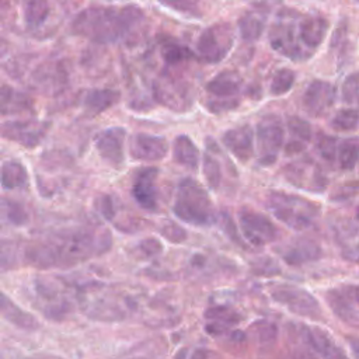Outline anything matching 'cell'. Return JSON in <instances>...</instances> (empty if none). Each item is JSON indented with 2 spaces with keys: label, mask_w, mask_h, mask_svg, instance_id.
<instances>
[{
  "label": "cell",
  "mask_w": 359,
  "mask_h": 359,
  "mask_svg": "<svg viewBox=\"0 0 359 359\" xmlns=\"http://www.w3.org/2000/svg\"><path fill=\"white\" fill-rule=\"evenodd\" d=\"M111 234L107 229L81 226L55 231L34 241L25 250L31 265L38 268H67L108 251Z\"/></svg>",
  "instance_id": "6da1fadb"
},
{
  "label": "cell",
  "mask_w": 359,
  "mask_h": 359,
  "mask_svg": "<svg viewBox=\"0 0 359 359\" xmlns=\"http://www.w3.org/2000/svg\"><path fill=\"white\" fill-rule=\"evenodd\" d=\"M144 20L142 8L93 6L80 11L72 21V31L97 43H115L125 39Z\"/></svg>",
  "instance_id": "7a4b0ae2"
},
{
  "label": "cell",
  "mask_w": 359,
  "mask_h": 359,
  "mask_svg": "<svg viewBox=\"0 0 359 359\" xmlns=\"http://www.w3.org/2000/svg\"><path fill=\"white\" fill-rule=\"evenodd\" d=\"M172 210L178 219L194 226H208L215 220L213 203L194 178H185L178 184Z\"/></svg>",
  "instance_id": "3957f363"
},
{
  "label": "cell",
  "mask_w": 359,
  "mask_h": 359,
  "mask_svg": "<svg viewBox=\"0 0 359 359\" xmlns=\"http://www.w3.org/2000/svg\"><path fill=\"white\" fill-rule=\"evenodd\" d=\"M269 208L276 219L294 230L307 229L320 213L317 203L285 192H272Z\"/></svg>",
  "instance_id": "277c9868"
},
{
  "label": "cell",
  "mask_w": 359,
  "mask_h": 359,
  "mask_svg": "<svg viewBox=\"0 0 359 359\" xmlns=\"http://www.w3.org/2000/svg\"><path fill=\"white\" fill-rule=\"evenodd\" d=\"M300 14L294 10H282L269 29V43L273 50L294 62L306 60L311 55L303 48L297 35Z\"/></svg>",
  "instance_id": "5b68a950"
},
{
  "label": "cell",
  "mask_w": 359,
  "mask_h": 359,
  "mask_svg": "<svg viewBox=\"0 0 359 359\" xmlns=\"http://www.w3.org/2000/svg\"><path fill=\"white\" fill-rule=\"evenodd\" d=\"M243 80L238 73L226 70L215 76L205 87L208 98L203 101L206 109L212 114L227 112L240 105L238 94L241 91Z\"/></svg>",
  "instance_id": "8992f818"
},
{
  "label": "cell",
  "mask_w": 359,
  "mask_h": 359,
  "mask_svg": "<svg viewBox=\"0 0 359 359\" xmlns=\"http://www.w3.org/2000/svg\"><path fill=\"white\" fill-rule=\"evenodd\" d=\"M234 29L229 22H217L205 28L198 41L196 50L206 63L222 62L234 45Z\"/></svg>",
  "instance_id": "52a82bcc"
},
{
  "label": "cell",
  "mask_w": 359,
  "mask_h": 359,
  "mask_svg": "<svg viewBox=\"0 0 359 359\" xmlns=\"http://www.w3.org/2000/svg\"><path fill=\"white\" fill-rule=\"evenodd\" d=\"M285 130L282 121L276 115H265L257 125V150L258 161L262 165H271L276 161L283 144Z\"/></svg>",
  "instance_id": "ba28073f"
},
{
  "label": "cell",
  "mask_w": 359,
  "mask_h": 359,
  "mask_svg": "<svg viewBox=\"0 0 359 359\" xmlns=\"http://www.w3.org/2000/svg\"><path fill=\"white\" fill-rule=\"evenodd\" d=\"M271 296L275 302L297 316L316 320L323 314L316 297L302 287L293 285H276L271 289Z\"/></svg>",
  "instance_id": "9c48e42d"
},
{
  "label": "cell",
  "mask_w": 359,
  "mask_h": 359,
  "mask_svg": "<svg viewBox=\"0 0 359 359\" xmlns=\"http://www.w3.org/2000/svg\"><path fill=\"white\" fill-rule=\"evenodd\" d=\"M238 222L243 236L252 245H265L275 241L278 237V229L262 213L244 208L238 213Z\"/></svg>",
  "instance_id": "30bf717a"
},
{
  "label": "cell",
  "mask_w": 359,
  "mask_h": 359,
  "mask_svg": "<svg viewBox=\"0 0 359 359\" xmlns=\"http://www.w3.org/2000/svg\"><path fill=\"white\" fill-rule=\"evenodd\" d=\"M80 299L86 313L93 318L115 321L125 317V313L115 302L114 296L101 292L100 287H84L81 290Z\"/></svg>",
  "instance_id": "8fae6325"
},
{
  "label": "cell",
  "mask_w": 359,
  "mask_h": 359,
  "mask_svg": "<svg viewBox=\"0 0 359 359\" xmlns=\"http://www.w3.org/2000/svg\"><path fill=\"white\" fill-rule=\"evenodd\" d=\"M153 95L158 104L177 112L187 111L192 104L188 86L172 77H161L156 80L153 86Z\"/></svg>",
  "instance_id": "7c38bea8"
},
{
  "label": "cell",
  "mask_w": 359,
  "mask_h": 359,
  "mask_svg": "<svg viewBox=\"0 0 359 359\" xmlns=\"http://www.w3.org/2000/svg\"><path fill=\"white\" fill-rule=\"evenodd\" d=\"M48 125L45 122L25 119V121H7L1 126L3 137L13 140L24 147L32 149L38 146L46 133Z\"/></svg>",
  "instance_id": "4fadbf2b"
},
{
  "label": "cell",
  "mask_w": 359,
  "mask_h": 359,
  "mask_svg": "<svg viewBox=\"0 0 359 359\" xmlns=\"http://www.w3.org/2000/svg\"><path fill=\"white\" fill-rule=\"evenodd\" d=\"M125 129L123 128H108L100 132L94 144L102 160L109 163L112 167L119 168L123 164L125 153H123V142H125Z\"/></svg>",
  "instance_id": "5bb4252c"
},
{
  "label": "cell",
  "mask_w": 359,
  "mask_h": 359,
  "mask_svg": "<svg viewBox=\"0 0 359 359\" xmlns=\"http://www.w3.org/2000/svg\"><path fill=\"white\" fill-rule=\"evenodd\" d=\"M335 100V88L325 80H313L303 97L302 105L304 111L311 116H321L332 107Z\"/></svg>",
  "instance_id": "9a60e30c"
},
{
  "label": "cell",
  "mask_w": 359,
  "mask_h": 359,
  "mask_svg": "<svg viewBox=\"0 0 359 359\" xmlns=\"http://www.w3.org/2000/svg\"><path fill=\"white\" fill-rule=\"evenodd\" d=\"M168 143L164 137L147 133H136L130 137L129 153L139 161H158L167 156Z\"/></svg>",
  "instance_id": "2e32d148"
},
{
  "label": "cell",
  "mask_w": 359,
  "mask_h": 359,
  "mask_svg": "<svg viewBox=\"0 0 359 359\" xmlns=\"http://www.w3.org/2000/svg\"><path fill=\"white\" fill-rule=\"evenodd\" d=\"M158 170L156 167H143L136 171L132 194L136 202L146 210H157V188L156 180Z\"/></svg>",
  "instance_id": "e0dca14e"
},
{
  "label": "cell",
  "mask_w": 359,
  "mask_h": 359,
  "mask_svg": "<svg viewBox=\"0 0 359 359\" xmlns=\"http://www.w3.org/2000/svg\"><path fill=\"white\" fill-rule=\"evenodd\" d=\"M34 289L38 304L46 317L52 320H59L65 317L66 311L69 310V302L53 285L46 280L36 279Z\"/></svg>",
  "instance_id": "ac0fdd59"
},
{
  "label": "cell",
  "mask_w": 359,
  "mask_h": 359,
  "mask_svg": "<svg viewBox=\"0 0 359 359\" xmlns=\"http://www.w3.org/2000/svg\"><path fill=\"white\" fill-rule=\"evenodd\" d=\"M328 21L321 15H300L297 21V35L303 48L313 55L324 42L328 32Z\"/></svg>",
  "instance_id": "d6986e66"
},
{
  "label": "cell",
  "mask_w": 359,
  "mask_h": 359,
  "mask_svg": "<svg viewBox=\"0 0 359 359\" xmlns=\"http://www.w3.org/2000/svg\"><path fill=\"white\" fill-rule=\"evenodd\" d=\"M32 84L45 94H56L67 84V72L60 63H43L32 73Z\"/></svg>",
  "instance_id": "ffe728a7"
},
{
  "label": "cell",
  "mask_w": 359,
  "mask_h": 359,
  "mask_svg": "<svg viewBox=\"0 0 359 359\" xmlns=\"http://www.w3.org/2000/svg\"><path fill=\"white\" fill-rule=\"evenodd\" d=\"M223 144L240 161L247 163L254 154V132L244 123L223 133Z\"/></svg>",
  "instance_id": "44dd1931"
},
{
  "label": "cell",
  "mask_w": 359,
  "mask_h": 359,
  "mask_svg": "<svg viewBox=\"0 0 359 359\" xmlns=\"http://www.w3.org/2000/svg\"><path fill=\"white\" fill-rule=\"evenodd\" d=\"M304 338L307 344L323 359H349L346 353L337 345L332 337L318 327H304Z\"/></svg>",
  "instance_id": "7402d4cb"
},
{
  "label": "cell",
  "mask_w": 359,
  "mask_h": 359,
  "mask_svg": "<svg viewBox=\"0 0 359 359\" xmlns=\"http://www.w3.org/2000/svg\"><path fill=\"white\" fill-rule=\"evenodd\" d=\"M282 258L289 265H302L320 258L321 248L317 243L309 238L293 240L282 250Z\"/></svg>",
  "instance_id": "603a6c76"
},
{
  "label": "cell",
  "mask_w": 359,
  "mask_h": 359,
  "mask_svg": "<svg viewBox=\"0 0 359 359\" xmlns=\"http://www.w3.org/2000/svg\"><path fill=\"white\" fill-rule=\"evenodd\" d=\"M206 330L210 335H220L240 321V316L233 309L226 306L210 307L205 313Z\"/></svg>",
  "instance_id": "cb8c5ba5"
},
{
  "label": "cell",
  "mask_w": 359,
  "mask_h": 359,
  "mask_svg": "<svg viewBox=\"0 0 359 359\" xmlns=\"http://www.w3.org/2000/svg\"><path fill=\"white\" fill-rule=\"evenodd\" d=\"M121 98V93L111 88H93L90 90L84 100L83 107L87 114L90 115H98L112 105H115Z\"/></svg>",
  "instance_id": "d4e9b609"
},
{
  "label": "cell",
  "mask_w": 359,
  "mask_h": 359,
  "mask_svg": "<svg viewBox=\"0 0 359 359\" xmlns=\"http://www.w3.org/2000/svg\"><path fill=\"white\" fill-rule=\"evenodd\" d=\"M0 100H1L0 102H1L3 115H8V114L13 115V114L32 111V107H34V101L28 94L18 91L7 84L1 86Z\"/></svg>",
  "instance_id": "484cf974"
},
{
  "label": "cell",
  "mask_w": 359,
  "mask_h": 359,
  "mask_svg": "<svg viewBox=\"0 0 359 359\" xmlns=\"http://www.w3.org/2000/svg\"><path fill=\"white\" fill-rule=\"evenodd\" d=\"M1 316L10 321L13 325L21 328V330H28L34 331L39 327V323L35 320L34 316H31L28 311L22 310L18 307L14 302H11L6 294L1 296Z\"/></svg>",
  "instance_id": "4316f807"
},
{
  "label": "cell",
  "mask_w": 359,
  "mask_h": 359,
  "mask_svg": "<svg viewBox=\"0 0 359 359\" xmlns=\"http://www.w3.org/2000/svg\"><path fill=\"white\" fill-rule=\"evenodd\" d=\"M172 156L178 164L189 170H195L199 164V150L192 139L187 135H180L175 137L172 143Z\"/></svg>",
  "instance_id": "83f0119b"
},
{
  "label": "cell",
  "mask_w": 359,
  "mask_h": 359,
  "mask_svg": "<svg viewBox=\"0 0 359 359\" xmlns=\"http://www.w3.org/2000/svg\"><path fill=\"white\" fill-rule=\"evenodd\" d=\"M287 129L292 139L286 144V153L293 154L304 149V144L311 139V128L307 121L300 116H290L287 119Z\"/></svg>",
  "instance_id": "f1b7e54d"
},
{
  "label": "cell",
  "mask_w": 359,
  "mask_h": 359,
  "mask_svg": "<svg viewBox=\"0 0 359 359\" xmlns=\"http://www.w3.org/2000/svg\"><path fill=\"white\" fill-rule=\"evenodd\" d=\"M28 184L27 168L17 160H7L1 165V185L4 189H18Z\"/></svg>",
  "instance_id": "f546056e"
},
{
  "label": "cell",
  "mask_w": 359,
  "mask_h": 359,
  "mask_svg": "<svg viewBox=\"0 0 359 359\" xmlns=\"http://www.w3.org/2000/svg\"><path fill=\"white\" fill-rule=\"evenodd\" d=\"M237 27L244 41L254 42L262 35L265 28V20L255 11H247L240 17Z\"/></svg>",
  "instance_id": "4dcf8cb0"
},
{
  "label": "cell",
  "mask_w": 359,
  "mask_h": 359,
  "mask_svg": "<svg viewBox=\"0 0 359 359\" xmlns=\"http://www.w3.org/2000/svg\"><path fill=\"white\" fill-rule=\"evenodd\" d=\"M48 14H49L48 0H24L22 15H24L25 25L29 29H34L42 25Z\"/></svg>",
  "instance_id": "1f68e13d"
},
{
  "label": "cell",
  "mask_w": 359,
  "mask_h": 359,
  "mask_svg": "<svg viewBox=\"0 0 359 359\" xmlns=\"http://www.w3.org/2000/svg\"><path fill=\"white\" fill-rule=\"evenodd\" d=\"M338 163L342 170H352L359 160V137H348L338 146Z\"/></svg>",
  "instance_id": "d6a6232c"
},
{
  "label": "cell",
  "mask_w": 359,
  "mask_h": 359,
  "mask_svg": "<svg viewBox=\"0 0 359 359\" xmlns=\"http://www.w3.org/2000/svg\"><path fill=\"white\" fill-rule=\"evenodd\" d=\"M335 132H352L359 128V109L342 108L335 112L330 122Z\"/></svg>",
  "instance_id": "836d02e7"
},
{
  "label": "cell",
  "mask_w": 359,
  "mask_h": 359,
  "mask_svg": "<svg viewBox=\"0 0 359 359\" xmlns=\"http://www.w3.org/2000/svg\"><path fill=\"white\" fill-rule=\"evenodd\" d=\"M296 80V74L293 70L290 69H279L271 79V84H269V93L275 97L278 95H283L287 91H290V88L293 87Z\"/></svg>",
  "instance_id": "e575fe53"
},
{
  "label": "cell",
  "mask_w": 359,
  "mask_h": 359,
  "mask_svg": "<svg viewBox=\"0 0 359 359\" xmlns=\"http://www.w3.org/2000/svg\"><path fill=\"white\" fill-rule=\"evenodd\" d=\"M202 170L205 174V178L210 188L217 189L222 182V167L219 160L212 154V151L208 149V151L203 154L202 158Z\"/></svg>",
  "instance_id": "d590c367"
},
{
  "label": "cell",
  "mask_w": 359,
  "mask_h": 359,
  "mask_svg": "<svg viewBox=\"0 0 359 359\" xmlns=\"http://www.w3.org/2000/svg\"><path fill=\"white\" fill-rule=\"evenodd\" d=\"M1 213H3V219L7 223L14 226H21L28 220L27 212L24 210L22 205L7 198L1 199Z\"/></svg>",
  "instance_id": "8d00e7d4"
},
{
  "label": "cell",
  "mask_w": 359,
  "mask_h": 359,
  "mask_svg": "<svg viewBox=\"0 0 359 359\" xmlns=\"http://www.w3.org/2000/svg\"><path fill=\"white\" fill-rule=\"evenodd\" d=\"M342 101L359 109V70L346 76L341 86Z\"/></svg>",
  "instance_id": "74e56055"
},
{
  "label": "cell",
  "mask_w": 359,
  "mask_h": 359,
  "mask_svg": "<svg viewBox=\"0 0 359 359\" xmlns=\"http://www.w3.org/2000/svg\"><path fill=\"white\" fill-rule=\"evenodd\" d=\"M161 56H163V59L167 65L172 66V65H178V63L184 62L185 59L191 57L192 55H191L189 49L185 48L184 45L174 43V42H167L161 48Z\"/></svg>",
  "instance_id": "f35d334b"
},
{
  "label": "cell",
  "mask_w": 359,
  "mask_h": 359,
  "mask_svg": "<svg viewBox=\"0 0 359 359\" xmlns=\"http://www.w3.org/2000/svg\"><path fill=\"white\" fill-rule=\"evenodd\" d=\"M163 6L191 17H202L199 0H158Z\"/></svg>",
  "instance_id": "ab89813d"
},
{
  "label": "cell",
  "mask_w": 359,
  "mask_h": 359,
  "mask_svg": "<svg viewBox=\"0 0 359 359\" xmlns=\"http://www.w3.org/2000/svg\"><path fill=\"white\" fill-rule=\"evenodd\" d=\"M158 233L171 243H182L188 237L185 229L172 220H164L158 227Z\"/></svg>",
  "instance_id": "60d3db41"
},
{
  "label": "cell",
  "mask_w": 359,
  "mask_h": 359,
  "mask_svg": "<svg viewBox=\"0 0 359 359\" xmlns=\"http://www.w3.org/2000/svg\"><path fill=\"white\" fill-rule=\"evenodd\" d=\"M316 147L318 150V153L321 154L323 158L332 161L338 153V146H337V139L331 137L328 135H318L317 142H316Z\"/></svg>",
  "instance_id": "b9f144b4"
},
{
  "label": "cell",
  "mask_w": 359,
  "mask_h": 359,
  "mask_svg": "<svg viewBox=\"0 0 359 359\" xmlns=\"http://www.w3.org/2000/svg\"><path fill=\"white\" fill-rule=\"evenodd\" d=\"M139 251L144 255V257H154L157 254H160L163 251V245L156 238H146L142 240L139 244Z\"/></svg>",
  "instance_id": "7bdbcfd3"
},
{
  "label": "cell",
  "mask_w": 359,
  "mask_h": 359,
  "mask_svg": "<svg viewBox=\"0 0 359 359\" xmlns=\"http://www.w3.org/2000/svg\"><path fill=\"white\" fill-rule=\"evenodd\" d=\"M97 209L100 210V213L107 219V220H112V217L115 216V206H114V201L111 196L104 195L100 196L97 201Z\"/></svg>",
  "instance_id": "ee69618b"
},
{
  "label": "cell",
  "mask_w": 359,
  "mask_h": 359,
  "mask_svg": "<svg viewBox=\"0 0 359 359\" xmlns=\"http://www.w3.org/2000/svg\"><path fill=\"white\" fill-rule=\"evenodd\" d=\"M344 293L349 297V300H352L353 303L359 304V285L346 286V287L344 289Z\"/></svg>",
  "instance_id": "f6af8a7d"
},
{
  "label": "cell",
  "mask_w": 359,
  "mask_h": 359,
  "mask_svg": "<svg viewBox=\"0 0 359 359\" xmlns=\"http://www.w3.org/2000/svg\"><path fill=\"white\" fill-rule=\"evenodd\" d=\"M245 1H250L252 6H255L257 8H264V10H268L272 4H276L279 3L280 0H245Z\"/></svg>",
  "instance_id": "bcb514c9"
},
{
  "label": "cell",
  "mask_w": 359,
  "mask_h": 359,
  "mask_svg": "<svg viewBox=\"0 0 359 359\" xmlns=\"http://www.w3.org/2000/svg\"><path fill=\"white\" fill-rule=\"evenodd\" d=\"M209 352L206 349H195L189 359H208Z\"/></svg>",
  "instance_id": "7dc6e473"
},
{
  "label": "cell",
  "mask_w": 359,
  "mask_h": 359,
  "mask_svg": "<svg viewBox=\"0 0 359 359\" xmlns=\"http://www.w3.org/2000/svg\"><path fill=\"white\" fill-rule=\"evenodd\" d=\"M349 346L356 358H359V338H349Z\"/></svg>",
  "instance_id": "c3c4849f"
}]
</instances>
